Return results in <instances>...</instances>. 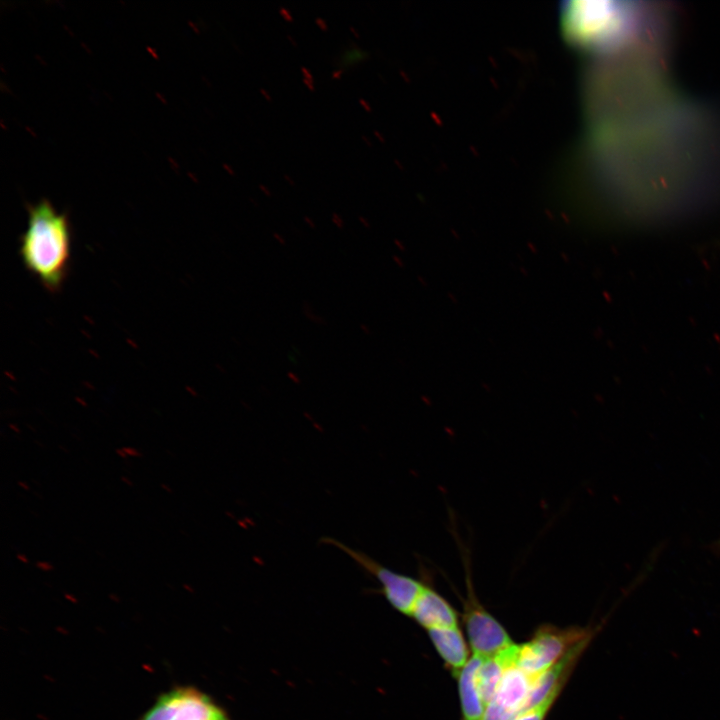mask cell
I'll list each match as a JSON object with an SVG mask.
<instances>
[{
	"mask_svg": "<svg viewBox=\"0 0 720 720\" xmlns=\"http://www.w3.org/2000/svg\"><path fill=\"white\" fill-rule=\"evenodd\" d=\"M710 549L713 553L720 554V537L711 543Z\"/></svg>",
	"mask_w": 720,
	"mask_h": 720,
	"instance_id": "e0dca14e",
	"label": "cell"
},
{
	"mask_svg": "<svg viewBox=\"0 0 720 720\" xmlns=\"http://www.w3.org/2000/svg\"><path fill=\"white\" fill-rule=\"evenodd\" d=\"M303 83L309 88V90L314 91V80L303 78Z\"/></svg>",
	"mask_w": 720,
	"mask_h": 720,
	"instance_id": "44dd1931",
	"label": "cell"
},
{
	"mask_svg": "<svg viewBox=\"0 0 720 720\" xmlns=\"http://www.w3.org/2000/svg\"><path fill=\"white\" fill-rule=\"evenodd\" d=\"M361 139L365 142L366 145H368L369 147H372V141L369 139L368 136H366L365 134H362Z\"/></svg>",
	"mask_w": 720,
	"mask_h": 720,
	"instance_id": "83f0119b",
	"label": "cell"
},
{
	"mask_svg": "<svg viewBox=\"0 0 720 720\" xmlns=\"http://www.w3.org/2000/svg\"><path fill=\"white\" fill-rule=\"evenodd\" d=\"M349 30L353 33V35H354L356 38H360V33L358 32V30H357L354 26L350 25V26H349Z\"/></svg>",
	"mask_w": 720,
	"mask_h": 720,
	"instance_id": "f1b7e54d",
	"label": "cell"
},
{
	"mask_svg": "<svg viewBox=\"0 0 720 720\" xmlns=\"http://www.w3.org/2000/svg\"><path fill=\"white\" fill-rule=\"evenodd\" d=\"M16 558H17L21 563H24V564L29 563V560H28L27 556H26L25 554H23V553H18V554L16 555Z\"/></svg>",
	"mask_w": 720,
	"mask_h": 720,
	"instance_id": "603a6c76",
	"label": "cell"
},
{
	"mask_svg": "<svg viewBox=\"0 0 720 720\" xmlns=\"http://www.w3.org/2000/svg\"><path fill=\"white\" fill-rule=\"evenodd\" d=\"M115 452H116V454H117L119 457H121V458H123V459H127V458H128V456H127V454L125 453V451L123 450V448H117V449L115 450Z\"/></svg>",
	"mask_w": 720,
	"mask_h": 720,
	"instance_id": "484cf974",
	"label": "cell"
},
{
	"mask_svg": "<svg viewBox=\"0 0 720 720\" xmlns=\"http://www.w3.org/2000/svg\"><path fill=\"white\" fill-rule=\"evenodd\" d=\"M259 189H260L266 196H271V195H272V192L270 191V189H269L266 185H264V184H262V183L259 184Z\"/></svg>",
	"mask_w": 720,
	"mask_h": 720,
	"instance_id": "7402d4cb",
	"label": "cell"
},
{
	"mask_svg": "<svg viewBox=\"0 0 720 720\" xmlns=\"http://www.w3.org/2000/svg\"><path fill=\"white\" fill-rule=\"evenodd\" d=\"M19 255L25 269L48 292L63 287L71 268L72 229L68 217L48 200L29 207Z\"/></svg>",
	"mask_w": 720,
	"mask_h": 720,
	"instance_id": "6da1fadb",
	"label": "cell"
},
{
	"mask_svg": "<svg viewBox=\"0 0 720 720\" xmlns=\"http://www.w3.org/2000/svg\"><path fill=\"white\" fill-rule=\"evenodd\" d=\"M323 542L344 551L367 574L380 584V591L389 604L398 612L410 616L424 586V578L416 579L385 567L362 551L348 547L333 538Z\"/></svg>",
	"mask_w": 720,
	"mask_h": 720,
	"instance_id": "5b68a950",
	"label": "cell"
},
{
	"mask_svg": "<svg viewBox=\"0 0 720 720\" xmlns=\"http://www.w3.org/2000/svg\"><path fill=\"white\" fill-rule=\"evenodd\" d=\"M17 484H18V486H20L22 489H24V490H29V485H28L26 482H24L23 480H19V481L17 482Z\"/></svg>",
	"mask_w": 720,
	"mask_h": 720,
	"instance_id": "f546056e",
	"label": "cell"
},
{
	"mask_svg": "<svg viewBox=\"0 0 720 720\" xmlns=\"http://www.w3.org/2000/svg\"><path fill=\"white\" fill-rule=\"evenodd\" d=\"M160 486H161V488H162L164 491H166V492H168V493H171V492H172V489H171V487H170L169 485H167V484H165V483H162Z\"/></svg>",
	"mask_w": 720,
	"mask_h": 720,
	"instance_id": "d6a6232c",
	"label": "cell"
},
{
	"mask_svg": "<svg viewBox=\"0 0 720 720\" xmlns=\"http://www.w3.org/2000/svg\"><path fill=\"white\" fill-rule=\"evenodd\" d=\"M139 720H231L207 694L193 686H177L161 694Z\"/></svg>",
	"mask_w": 720,
	"mask_h": 720,
	"instance_id": "8992f818",
	"label": "cell"
},
{
	"mask_svg": "<svg viewBox=\"0 0 720 720\" xmlns=\"http://www.w3.org/2000/svg\"><path fill=\"white\" fill-rule=\"evenodd\" d=\"M121 481H122L123 483H125L126 485H129V486H132V485H133L131 479L128 478L127 476H122V477H121Z\"/></svg>",
	"mask_w": 720,
	"mask_h": 720,
	"instance_id": "4dcf8cb0",
	"label": "cell"
},
{
	"mask_svg": "<svg viewBox=\"0 0 720 720\" xmlns=\"http://www.w3.org/2000/svg\"><path fill=\"white\" fill-rule=\"evenodd\" d=\"M315 23L322 31H327L329 28L326 20L320 16L315 18Z\"/></svg>",
	"mask_w": 720,
	"mask_h": 720,
	"instance_id": "2e32d148",
	"label": "cell"
},
{
	"mask_svg": "<svg viewBox=\"0 0 720 720\" xmlns=\"http://www.w3.org/2000/svg\"><path fill=\"white\" fill-rule=\"evenodd\" d=\"M483 658L473 655L457 675L463 720H482L486 705L479 693L476 674Z\"/></svg>",
	"mask_w": 720,
	"mask_h": 720,
	"instance_id": "8fae6325",
	"label": "cell"
},
{
	"mask_svg": "<svg viewBox=\"0 0 720 720\" xmlns=\"http://www.w3.org/2000/svg\"><path fill=\"white\" fill-rule=\"evenodd\" d=\"M332 219L338 227H343V221L338 214H333Z\"/></svg>",
	"mask_w": 720,
	"mask_h": 720,
	"instance_id": "ffe728a7",
	"label": "cell"
},
{
	"mask_svg": "<svg viewBox=\"0 0 720 720\" xmlns=\"http://www.w3.org/2000/svg\"><path fill=\"white\" fill-rule=\"evenodd\" d=\"M427 631L435 649L457 676L469 661L467 645L461 630L454 627L434 628Z\"/></svg>",
	"mask_w": 720,
	"mask_h": 720,
	"instance_id": "30bf717a",
	"label": "cell"
},
{
	"mask_svg": "<svg viewBox=\"0 0 720 720\" xmlns=\"http://www.w3.org/2000/svg\"><path fill=\"white\" fill-rule=\"evenodd\" d=\"M260 93L262 94V96H264V98H265L266 100H268V101H271V100H272V96L270 95V93H269L266 89L260 88Z\"/></svg>",
	"mask_w": 720,
	"mask_h": 720,
	"instance_id": "d4e9b609",
	"label": "cell"
},
{
	"mask_svg": "<svg viewBox=\"0 0 720 720\" xmlns=\"http://www.w3.org/2000/svg\"><path fill=\"white\" fill-rule=\"evenodd\" d=\"M284 179H285L287 182H289V184H290L291 186H294V185H295V181H294L289 175L284 174Z\"/></svg>",
	"mask_w": 720,
	"mask_h": 720,
	"instance_id": "1f68e13d",
	"label": "cell"
},
{
	"mask_svg": "<svg viewBox=\"0 0 720 720\" xmlns=\"http://www.w3.org/2000/svg\"><path fill=\"white\" fill-rule=\"evenodd\" d=\"M287 38L289 39V41L292 43L293 46H295V47L298 46L297 41H295V39L290 34L287 35Z\"/></svg>",
	"mask_w": 720,
	"mask_h": 720,
	"instance_id": "836d02e7",
	"label": "cell"
},
{
	"mask_svg": "<svg viewBox=\"0 0 720 720\" xmlns=\"http://www.w3.org/2000/svg\"><path fill=\"white\" fill-rule=\"evenodd\" d=\"M422 576L424 586L411 617L426 630L458 627V616L453 606L426 582L424 574Z\"/></svg>",
	"mask_w": 720,
	"mask_h": 720,
	"instance_id": "52a82bcc",
	"label": "cell"
},
{
	"mask_svg": "<svg viewBox=\"0 0 720 720\" xmlns=\"http://www.w3.org/2000/svg\"><path fill=\"white\" fill-rule=\"evenodd\" d=\"M640 10L631 2L573 1L563 11L568 37L583 47L607 51L629 39Z\"/></svg>",
	"mask_w": 720,
	"mask_h": 720,
	"instance_id": "7a4b0ae2",
	"label": "cell"
},
{
	"mask_svg": "<svg viewBox=\"0 0 720 720\" xmlns=\"http://www.w3.org/2000/svg\"><path fill=\"white\" fill-rule=\"evenodd\" d=\"M588 635L585 629L578 627L541 626L529 641L517 645L515 667L531 676L541 674Z\"/></svg>",
	"mask_w": 720,
	"mask_h": 720,
	"instance_id": "277c9868",
	"label": "cell"
},
{
	"mask_svg": "<svg viewBox=\"0 0 720 720\" xmlns=\"http://www.w3.org/2000/svg\"><path fill=\"white\" fill-rule=\"evenodd\" d=\"M359 220H360L365 226H369V224H367L366 220H365L363 217L360 216V217H359Z\"/></svg>",
	"mask_w": 720,
	"mask_h": 720,
	"instance_id": "e575fe53",
	"label": "cell"
},
{
	"mask_svg": "<svg viewBox=\"0 0 720 720\" xmlns=\"http://www.w3.org/2000/svg\"><path fill=\"white\" fill-rule=\"evenodd\" d=\"M562 688L553 691L540 703L520 713L512 720H544Z\"/></svg>",
	"mask_w": 720,
	"mask_h": 720,
	"instance_id": "7c38bea8",
	"label": "cell"
},
{
	"mask_svg": "<svg viewBox=\"0 0 720 720\" xmlns=\"http://www.w3.org/2000/svg\"><path fill=\"white\" fill-rule=\"evenodd\" d=\"M300 69H301V72H302V74H303V78L313 80V75H312L311 71H310L307 67L301 66Z\"/></svg>",
	"mask_w": 720,
	"mask_h": 720,
	"instance_id": "d6986e66",
	"label": "cell"
},
{
	"mask_svg": "<svg viewBox=\"0 0 720 720\" xmlns=\"http://www.w3.org/2000/svg\"><path fill=\"white\" fill-rule=\"evenodd\" d=\"M279 13L285 20H287L289 22L293 21V16H292L291 12L289 11V9H287L283 6H280Z\"/></svg>",
	"mask_w": 720,
	"mask_h": 720,
	"instance_id": "9a60e30c",
	"label": "cell"
},
{
	"mask_svg": "<svg viewBox=\"0 0 720 720\" xmlns=\"http://www.w3.org/2000/svg\"><path fill=\"white\" fill-rule=\"evenodd\" d=\"M358 102L366 112H372L371 105L364 98H359Z\"/></svg>",
	"mask_w": 720,
	"mask_h": 720,
	"instance_id": "ac0fdd59",
	"label": "cell"
},
{
	"mask_svg": "<svg viewBox=\"0 0 720 720\" xmlns=\"http://www.w3.org/2000/svg\"><path fill=\"white\" fill-rule=\"evenodd\" d=\"M343 73H344V72H343L342 69L334 70V71L332 72V78H333V79H340L341 76L343 75Z\"/></svg>",
	"mask_w": 720,
	"mask_h": 720,
	"instance_id": "cb8c5ba5",
	"label": "cell"
},
{
	"mask_svg": "<svg viewBox=\"0 0 720 720\" xmlns=\"http://www.w3.org/2000/svg\"><path fill=\"white\" fill-rule=\"evenodd\" d=\"M465 570L466 597L463 600V620L473 654L482 658L491 657L513 642L505 628L478 600L472 578L470 553L458 541Z\"/></svg>",
	"mask_w": 720,
	"mask_h": 720,
	"instance_id": "3957f363",
	"label": "cell"
},
{
	"mask_svg": "<svg viewBox=\"0 0 720 720\" xmlns=\"http://www.w3.org/2000/svg\"><path fill=\"white\" fill-rule=\"evenodd\" d=\"M123 450L125 451V453L127 454L128 457H142V453L134 447L126 446V447H123Z\"/></svg>",
	"mask_w": 720,
	"mask_h": 720,
	"instance_id": "5bb4252c",
	"label": "cell"
},
{
	"mask_svg": "<svg viewBox=\"0 0 720 720\" xmlns=\"http://www.w3.org/2000/svg\"><path fill=\"white\" fill-rule=\"evenodd\" d=\"M35 566H36V568H38L42 571H45V572L52 571L54 569V566L48 561H40L39 560L35 563Z\"/></svg>",
	"mask_w": 720,
	"mask_h": 720,
	"instance_id": "4fadbf2b",
	"label": "cell"
},
{
	"mask_svg": "<svg viewBox=\"0 0 720 720\" xmlns=\"http://www.w3.org/2000/svg\"><path fill=\"white\" fill-rule=\"evenodd\" d=\"M516 652L517 644L513 643L497 654L483 658L476 674V683L486 706L493 699L506 670L515 666Z\"/></svg>",
	"mask_w": 720,
	"mask_h": 720,
	"instance_id": "9c48e42d",
	"label": "cell"
},
{
	"mask_svg": "<svg viewBox=\"0 0 720 720\" xmlns=\"http://www.w3.org/2000/svg\"><path fill=\"white\" fill-rule=\"evenodd\" d=\"M532 680L533 676L521 669L515 666L508 668L490 702L504 710L512 719L515 718L526 709Z\"/></svg>",
	"mask_w": 720,
	"mask_h": 720,
	"instance_id": "ba28073f",
	"label": "cell"
},
{
	"mask_svg": "<svg viewBox=\"0 0 720 720\" xmlns=\"http://www.w3.org/2000/svg\"><path fill=\"white\" fill-rule=\"evenodd\" d=\"M373 134L378 138L380 142L385 143L384 136L378 130L374 129Z\"/></svg>",
	"mask_w": 720,
	"mask_h": 720,
	"instance_id": "4316f807",
	"label": "cell"
}]
</instances>
